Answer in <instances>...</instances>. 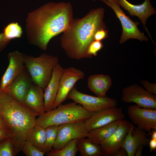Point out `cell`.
I'll return each instance as SVG.
<instances>
[{
	"label": "cell",
	"instance_id": "cell-1",
	"mask_svg": "<svg viewBox=\"0 0 156 156\" xmlns=\"http://www.w3.org/2000/svg\"><path fill=\"white\" fill-rule=\"evenodd\" d=\"M70 3L51 2L28 13L26 30L29 42L45 51L50 40L64 31L73 20Z\"/></svg>",
	"mask_w": 156,
	"mask_h": 156
},
{
	"label": "cell",
	"instance_id": "cell-2",
	"mask_svg": "<svg viewBox=\"0 0 156 156\" xmlns=\"http://www.w3.org/2000/svg\"><path fill=\"white\" fill-rule=\"evenodd\" d=\"M104 14V9L100 8L92 10L81 19L73 20L60 39L61 46L69 57L77 60L90 58L87 50L94 40L95 34L106 28L103 21Z\"/></svg>",
	"mask_w": 156,
	"mask_h": 156
},
{
	"label": "cell",
	"instance_id": "cell-3",
	"mask_svg": "<svg viewBox=\"0 0 156 156\" xmlns=\"http://www.w3.org/2000/svg\"><path fill=\"white\" fill-rule=\"evenodd\" d=\"M0 112L12 140L16 155L21 151L39 114L0 90Z\"/></svg>",
	"mask_w": 156,
	"mask_h": 156
},
{
	"label": "cell",
	"instance_id": "cell-4",
	"mask_svg": "<svg viewBox=\"0 0 156 156\" xmlns=\"http://www.w3.org/2000/svg\"><path fill=\"white\" fill-rule=\"evenodd\" d=\"M93 112L86 110L81 105L75 102L59 105L39 115L36 119V124L44 128L74 122L84 121Z\"/></svg>",
	"mask_w": 156,
	"mask_h": 156
},
{
	"label": "cell",
	"instance_id": "cell-5",
	"mask_svg": "<svg viewBox=\"0 0 156 156\" xmlns=\"http://www.w3.org/2000/svg\"><path fill=\"white\" fill-rule=\"evenodd\" d=\"M24 60L25 67L33 83L44 91L54 69L59 64L58 58L46 53L36 57L24 54Z\"/></svg>",
	"mask_w": 156,
	"mask_h": 156
},
{
	"label": "cell",
	"instance_id": "cell-6",
	"mask_svg": "<svg viewBox=\"0 0 156 156\" xmlns=\"http://www.w3.org/2000/svg\"><path fill=\"white\" fill-rule=\"evenodd\" d=\"M73 100L86 110L94 112L107 107H116L117 102L113 98L106 96H95L81 92L74 87L68 94L67 99Z\"/></svg>",
	"mask_w": 156,
	"mask_h": 156
},
{
	"label": "cell",
	"instance_id": "cell-7",
	"mask_svg": "<svg viewBox=\"0 0 156 156\" xmlns=\"http://www.w3.org/2000/svg\"><path fill=\"white\" fill-rule=\"evenodd\" d=\"M106 5L113 10L121 22L122 32L120 41V43L131 38L137 39L141 41L148 40V38L138 28L140 23L133 21L125 14L120 8L118 0H107Z\"/></svg>",
	"mask_w": 156,
	"mask_h": 156
},
{
	"label": "cell",
	"instance_id": "cell-8",
	"mask_svg": "<svg viewBox=\"0 0 156 156\" xmlns=\"http://www.w3.org/2000/svg\"><path fill=\"white\" fill-rule=\"evenodd\" d=\"M88 131L84 121L65 124L58 126L56 140L53 149L57 150L64 147L70 141L88 137Z\"/></svg>",
	"mask_w": 156,
	"mask_h": 156
},
{
	"label": "cell",
	"instance_id": "cell-9",
	"mask_svg": "<svg viewBox=\"0 0 156 156\" xmlns=\"http://www.w3.org/2000/svg\"><path fill=\"white\" fill-rule=\"evenodd\" d=\"M122 99L125 102L135 103L141 107L156 109V95L136 84L123 89Z\"/></svg>",
	"mask_w": 156,
	"mask_h": 156
},
{
	"label": "cell",
	"instance_id": "cell-10",
	"mask_svg": "<svg viewBox=\"0 0 156 156\" xmlns=\"http://www.w3.org/2000/svg\"><path fill=\"white\" fill-rule=\"evenodd\" d=\"M127 112L133 123L137 127L148 132L150 135L152 129L156 130V109L133 105L129 107Z\"/></svg>",
	"mask_w": 156,
	"mask_h": 156
},
{
	"label": "cell",
	"instance_id": "cell-11",
	"mask_svg": "<svg viewBox=\"0 0 156 156\" xmlns=\"http://www.w3.org/2000/svg\"><path fill=\"white\" fill-rule=\"evenodd\" d=\"M125 116L121 108L112 107L93 112L84 122L89 131L115 121L123 119Z\"/></svg>",
	"mask_w": 156,
	"mask_h": 156
},
{
	"label": "cell",
	"instance_id": "cell-12",
	"mask_svg": "<svg viewBox=\"0 0 156 156\" xmlns=\"http://www.w3.org/2000/svg\"><path fill=\"white\" fill-rule=\"evenodd\" d=\"M84 77L85 74L83 71L75 67H70L64 69L53 109L56 108L67 99L68 94L76 83Z\"/></svg>",
	"mask_w": 156,
	"mask_h": 156
},
{
	"label": "cell",
	"instance_id": "cell-13",
	"mask_svg": "<svg viewBox=\"0 0 156 156\" xmlns=\"http://www.w3.org/2000/svg\"><path fill=\"white\" fill-rule=\"evenodd\" d=\"M8 66L0 82V90L3 91L25 67L24 54L17 50L10 52L8 55Z\"/></svg>",
	"mask_w": 156,
	"mask_h": 156
},
{
	"label": "cell",
	"instance_id": "cell-14",
	"mask_svg": "<svg viewBox=\"0 0 156 156\" xmlns=\"http://www.w3.org/2000/svg\"><path fill=\"white\" fill-rule=\"evenodd\" d=\"M131 123L123 119L111 136L100 146L103 156H115L122 146Z\"/></svg>",
	"mask_w": 156,
	"mask_h": 156
},
{
	"label": "cell",
	"instance_id": "cell-15",
	"mask_svg": "<svg viewBox=\"0 0 156 156\" xmlns=\"http://www.w3.org/2000/svg\"><path fill=\"white\" fill-rule=\"evenodd\" d=\"M34 83L25 67L4 91L18 102L23 103L29 89Z\"/></svg>",
	"mask_w": 156,
	"mask_h": 156
},
{
	"label": "cell",
	"instance_id": "cell-16",
	"mask_svg": "<svg viewBox=\"0 0 156 156\" xmlns=\"http://www.w3.org/2000/svg\"><path fill=\"white\" fill-rule=\"evenodd\" d=\"M147 136L145 131L135 127L131 123L121 147L126 150L127 156H135L139 146L142 145L145 146L148 145L149 140Z\"/></svg>",
	"mask_w": 156,
	"mask_h": 156
},
{
	"label": "cell",
	"instance_id": "cell-17",
	"mask_svg": "<svg viewBox=\"0 0 156 156\" xmlns=\"http://www.w3.org/2000/svg\"><path fill=\"white\" fill-rule=\"evenodd\" d=\"M64 69L59 64L54 69L51 79L44 92L45 112L53 108L59 89L60 79Z\"/></svg>",
	"mask_w": 156,
	"mask_h": 156
},
{
	"label": "cell",
	"instance_id": "cell-18",
	"mask_svg": "<svg viewBox=\"0 0 156 156\" xmlns=\"http://www.w3.org/2000/svg\"><path fill=\"white\" fill-rule=\"evenodd\" d=\"M118 1L120 5L127 11L130 15L138 16L144 25L146 24L148 17L156 13L150 0H145L142 4L138 5L132 4L127 0Z\"/></svg>",
	"mask_w": 156,
	"mask_h": 156
},
{
	"label": "cell",
	"instance_id": "cell-19",
	"mask_svg": "<svg viewBox=\"0 0 156 156\" xmlns=\"http://www.w3.org/2000/svg\"><path fill=\"white\" fill-rule=\"evenodd\" d=\"M23 104L39 115L44 113L45 112L43 89L34 83L28 92Z\"/></svg>",
	"mask_w": 156,
	"mask_h": 156
},
{
	"label": "cell",
	"instance_id": "cell-20",
	"mask_svg": "<svg viewBox=\"0 0 156 156\" xmlns=\"http://www.w3.org/2000/svg\"><path fill=\"white\" fill-rule=\"evenodd\" d=\"M112 81L107 75L98 74L90 76L88 85L89 89L97 96L104 97L110 88Z\"/></svg>",
	"mask_w": 156,
	"mask_h": 156
},
{
	"label": "cell",
	"instance_id": "cell-21",
	"mask_svg": "<svg viewBox=\"0 0 156 156\" xmlns=\"http://www.w3.org/2000/svg\"><path fill=\"white\" fill-rule=\"evenodd\" d=\"M122 120H117L89 131L87 138L94 143L100 145L114 133Z\"/></svg>",
	"mask_w": 156,
	"mask_h": 156
},
{
	"label": "cell",
	"instance_id": "cell-22",
	"mask_svg": "<svg viewBox=\"0 0 156 156\" xmlns=\"http://www.w3.org/2000/svg\"><path fill=\"white\" fill-rule=\"evenodd\" d=\"M77 147L78 151L81 156H100L103 155L100 145L94 143L88 138L78 139Z\"/></svg>",
	"mask_w": 156,
	"mask_h": 156
},
{
	"label": "cell",
	"instance_id": "cell-23",
	"mask_svg": "<svg viewBox=\"0 0 156 156\" xmlns=\"http://www.w3.org/2000/svg\"><path fill=\"white\" fill-rule=\"evenodd\" d=\"M46 135V128L36 124L29 132L26 140L38 149L44 152Z\"/></svg>",
	"mask_w": 156,
	"mask_h": 156
},
{
	"label": "cell",
	"instance_id": "cell-24",
	"mask_svg": "<svg viewBox=\"0 0 156 156\" xmlns=\"http://www.w3.org/2000/svg\"><path fill=\"white\" fill-rule=\"evenodd\" d=\"M77 140H72L62 148L57 150L52 149L46 154L47 156H75L78 152Z\"/></svg>",
	"mask_w": 156,
	"mask_h": 156
},
{
	"label": "cell",
	"instance_id": "cell-25",
	"mask_svg": "<svg viewBox=\"0 0 156 156\" xmlns=\"http://www.w3.org/2000/svg\"><path fill=\"white\" fill-rule=\"evenodd\" d=\"M5 36L8 39H11L20 38L23 34L21 27L17 22L10 23L4 29L3 32Z\"/></svg>",
	"mask_w": 156,
	"mask_h": 156
},
{
	"label": "cell",
	"instance_id": "cell-26",
	"mask_svg": "<svg viewBox=\"0 0 156 156\" xmlns=\"http://www.w3.org/2000/svg\"><path fill=\"white\" fill-rule=\"evenodd\" d=\"M58 126H52L45 128L46 140L44 147V152L45 154L53 149L56 139Z\"/></svg>",
	"mask_w": 156,
	"mask_h": 156
},
{
	"label": "cell",
	"instance_id": "cell-27",
	"mask_svg": "<svg viewBox=\"0 0 156 156\" xmlns=\"http://www.w3.org/2000/svg\"><path fill=\"white\" fill-rule=\"evenodd\" d=\"M16 155L13 142L11 137L0 142V156Z\"/></svg>",
	"mask_w": 156,
	"mask_h": 156
},
{
	"label": "cell",
	"instance_id": "cell-28",
	"mask_svg": "<svg viewBox=\"0 0 156 156\" xmlns=\"http://www.w3.org/2000/svg\"><path fill=\"white\" fill-rule=\"evenodd\" d=\"M21 151L27 156H43L45 153L38 149L27 140L24 142Z\"/></svg>",
	"mask_w": 156,
	"mask_h": 156
},
{
	"label": "cell",
	"instance_id": "cell-29",
	"mask_svg": "<svg viewBox=\"0 0 156 156\" xmlns=\"http://www.w3.org/2000/svg\"><path fill=\"white\" fill-rule=\"evenodd\" d=\"M103 47V45L101 41L94 40L89 46L87 52L88 56L92 58V55L96 56L97 52Z\"/></svg>",
	"mask_w": 156,
	"mask_h": 156
},
{
	"label": "cell",
	"instance_id": "cell-30",
	"mask_svg": "<svg viewBox=\"0 0 156 156\" xmlns=\"http://www.w3.org/2000/svg\"><path fill=\"white\" fill-rule=\"evenodd\" d=\"M108 31L106 28H102L98 30L95 34L94 40L101 41L108 37Z\"/></svg>",
	"mask_w": 156,
	"mask_h": 156
},
{
	"label": "cell",
	"instance_id": "cell-31",
	"mask_svg": "<svg viewBox=\"0 0 156 156\" xmlns=\"http://www.w3.org/2000/svg\"><path fill=\"white\" fill-rule=\"evenodd\" d=\"M140 82L143 85L146 90L151 94L156 95L155 83H151L146 80L141 81Z\"/></svg>",
	"mask_w": 156,
	"mask_h": 156
},
{
	"label": "cell",
	"instance_id": "cell-32",
	"mask_svg": "<svg viewBox=\"0 0 156 156\" xmlns=\"http://www.w3.org/2000/svg\"><path fill=\"white\" fill-rule=\"evenodd\" d=\"M10 41L6 38L3 32L0 33V53L5 48Z\"/></svg>",
	"mask_w": 156,
	"mask_h": 156
},
{
	"label": "cell",
	"instance_id": "cell-33",
	"mask_svg": "<svg viewBox=\"0 0 156 156\" xmlns=\"http://www.w3.org/2000/svg\"><path fill=\"white\" fill-rule=\"evenodd\" d=\"M10 137V135L8 129H0V142Z\"/></svg>",
	"mask_w": 156,
	"mask_h": 156
},
{
	"label": "cell",
	"instance_id": "cell-34",
	"mask_svg": "<svg viewBox=\"0 0 156 156\" xmlns=\"http://www.w3.org/2000/svg\"><path fill=\"white\" fill-rule=\"evenodd\" d=\"M150 148V152L155 151L156 149V139H151L149 140L148 143Z\"/></svg>",
	"mask_w": 156,
	"mask_h": 156
},
{
	"label": "cell",
	"instance_id": "cell-35",
	"mask_svg": "<svg viewBox=\"0 0 156 156\" xmlns=\"http://www.w3.org/2000/svg\"><path fill=\"white\" fill-rule=\"evenodd\" d=\"M8 129L7 124L0 112V129Z\"/></svg>",
	"mask_w": 156,
	"mask_h": 156
},
{
	"label": "cell",
	"instance_id": "cell-36",
	"mask_svg": "<svg viewBox=\"0 0 156 156\" xmlns=\"http://www.w3.org/2000/svg\"><path fill=\"white\" fill-rule=\"evenodd\" d=\"M127 156L126 150L121 147L116 153L115 156Z\"/></svg>",
	"mask_w": 156,
	"mask_h": 156
},
{
	"label": "cell",
	"instance_id": "cell-37",
	"mask_svg": "<svg viewBox=\"0 0 156 156\" xmlns=\"http://www.w3.org/2000/svg\"><path fill=\"white\" fill-rule=\"evenodd\" d=\"M145 146L142 145L139 146L137 148L135 151V156H142V151Z\"/></svg>",
	"mask_w": 156,
	"mask_h": 156
},
{
	"label": "cell",
	"instance_id": "cell-38",
	"mask_svg": "<svg viewBox=\"0 0 156 156\" xmlns=\"http://www.w3.org/2000/svg\"><path fill=\"white\" fill-rule=\"evenodd\" d=\"M151 139H156V130H153L152 132H151Z\"/></svg>",
	"mask_w": 156,
	"mask_h": 156
},
{
	"label": "cell",
	"instance_id": "cell-39",
	"mask_svg": "<svg viewBox=\"0 0 156 156\" xmlns=\"http://www.w3.org/2000/svg\"><path fill=\"white\" fill-rule=\"evenodd\" d=\"M101 1H102L105 4H106L107 0H99Z\"/></svg>",
	"mask_w": 156,
	"mask_h": 156
}]
</instances>
